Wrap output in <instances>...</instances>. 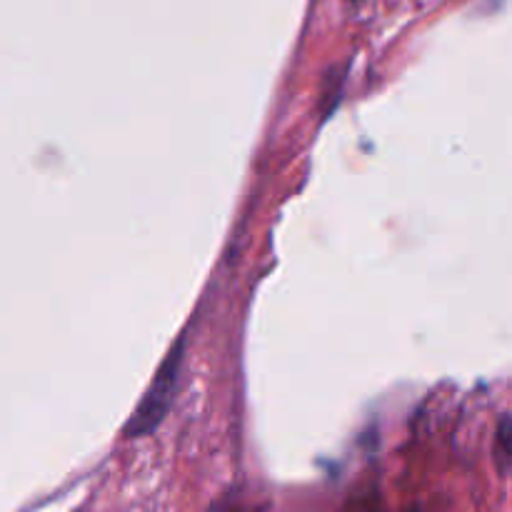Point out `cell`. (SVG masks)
<instances>
[{"label":"cell","mask_w":512,"mask_h":512,"mask_svg":"<svg viewBox=\"0 0 512 512\" xmlns=\"http://www.w3.org/2000/svg\"><path fill=\"white\" fill-rule=\"evenodd\" d=\"M498 440H500V448H503L505 453H508L512 458V415H510V418H505L503 423H500Z\"/></svg>","instance_id":"cell-2"},{"label":"cell","mask_w":512,"mask_h":512,"mask_svg":"<svg viewBox=\"0 0 512 512\" xmlns=\"http://www.w3.org/2000/svg\"><path fill=\"white\" fill-rule=\"evenodd\" d=\"M180 360H183V343H180L178 348L170 350L168 360L160 365L153 385H150L145 398L140 400V405L135 408L133 418H130L128 428H125V435H130V438H143V435H148L150 430H155L163 423L170 405H173L175 388H178Z\"/></svg>","instance_id":"cell-1"}]
</instances>
